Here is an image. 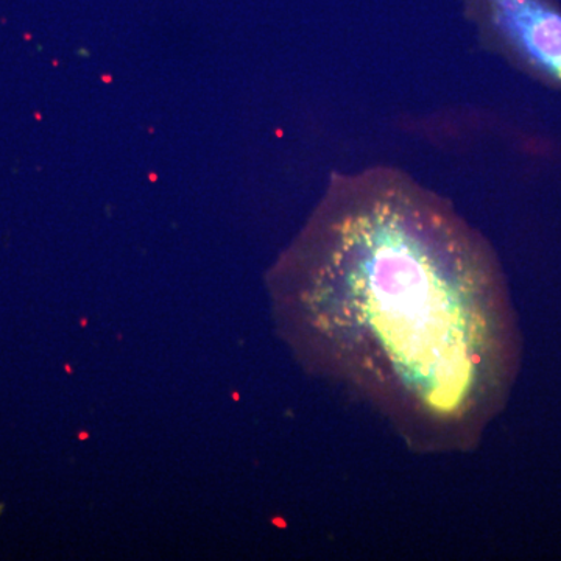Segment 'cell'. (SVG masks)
Here are the masks:
<instances>
[{"label":"cell","mask_w":561,"mask_h":561,"mask_svg":"<svg viewBox=\"0 0 561 561\" xmlns=\"http://www.w3.org/2000/svg\"><path fill=\"white\" fill-rule=\"evenodd\" d=\"M335 375L413 448H471L507 404L522 335L497 254L400 169L331 180L306 249Z\"/></svg>","instance_id":"6da1fadb"},{"label":"cell","mask_w":561,"mask_h":561,"mask_svg":"<svg viewBox=\"0 0 561 561\" xmlns=\"http://www.w3.org/2000/svg\"><path fill=\"white\" fill-rule=\"evenodd\" d=\"M465 11L486 50L561 92V7L556 0H465Z\"/></svg>","instance_id":"7a4b0ae2"}]
</instances>
